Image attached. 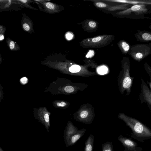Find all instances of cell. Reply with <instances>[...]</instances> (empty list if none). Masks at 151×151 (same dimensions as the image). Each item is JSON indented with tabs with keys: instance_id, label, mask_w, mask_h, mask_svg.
I'll return each mask as SVG.
<instances>
[{
	"instance_id": "cell-1",
	"label": "cell",
	"mask_w": 151,
	"mask_h": 151,
	"mask_svg": "<svg viewBox=\"0 0 151 151\" xmlns=\"http://www.w3.org/2000/svg\"><path fill=\"white\" fill-rule=\"evenodd\" d=\"M119 117L131 129L133 132L132 137L134 136V138L143 141L145 139L151 138V130L139 121L123 113H120Z\"/></svg>"
},
{
	"instance_id": "cell-2",
	"label": "cell",
	"mask_w": 151,
	"mask_h": 151,
	"mask_svg": "<svg viewBox=\"0 0 151 151\" xmlns=\"http://www.w3.org/2000/svg\"><path fill=\"white\" fill-rule=\"evenodd\" d=\"M114 39L113 35H102L84 39L79 43L81 46L85 48H100L108 45Z\"/></svg>"
},
{
	"instance_id": "cell-3",
	"label": "cell",
	"mask_w": 151,
	"mask_h": 151,
	"mask_svg": "<svg viewBox=\"0 0 151 151\" xmlns=\"http://www.w3.org/2000/svg\"><path fill=\"white\" fill-rule=\"evenodd\" d=\"M122 62L123 75L121 80V90L123 92L126 91L128 95L131 92L134 77L130 76V62L128 58L124 57Z\"/></svg>"
},
{
	"instance_id": "cell-4",
	"label": "cell",
	"mask_w": 151,
	"mask_h": 151,
	"mask_svg": "<svg viewBox=\"0 0 151 151\" xmlns=\"http://www.w3.org/2000/svg\"><path fill=\"white\" fill-rule=\"evenodd\" d=\"M128 54L134 60L140 61L151 54V42L131 46Z\"/></svg>"
},
{
	"instance_id": "cell-5",
	"label": "cell",
	"mask_w": 151,
	"mask_h": 151,
	"mask_svg": "<svg viewBox=\"0 0 151 151\" xmlns=\"http://www.w3.org/2000/svg\"><path fill=\"white\" fill-rule=\"evenodd\" d=\"M147 4L143 3L133 5L127 9L117 13L116 14L120 16L129 15L132 13L137 16L143 14L148 11Z\"/></svg>"
},
{
	"instance_id": "cell-6",
	"label": "cell",
	"mask_w": 151,
	"mask_h": 151,
	"mask_svg": "<svg viewBox=\"0 0 151 151\" xmlns=\"http://www.w3.org/2000/svg\"><path fill=\"white\" fill-rule=\"evenodd\" d=\"M139 99L141 102L146 103L151 110V92L143 79L141 81V93L139 95Z\"/></svg>"
},
{
	"instance_id": "cell-7",
	"label": "cell",
	"mask_w": 151,
	"mask_h": 151,
	"mask_svg": "<svg viewBox=\"0 0 151 151\" xmlns=\"http://www.w3.org/2000/svg\"><path fill=\"white\" fill-rule=\"evenodd\" d=\"M118 139L124 147V151H141V148L137 147V144L131 139L120 135Z\"/></svg>"
},
{
	"instance_id": "cell-8",
	"label": "cell",
	"mask_w": 151,
	"mask_h": 151,
	"mask_svg": "<svg viewBox=\"0 0 151 151\" xmlns=\"http://www.w3.org/2000/svg\"><path fill=\"white\" fill-rule=\"evenodd\" d=\"M134 36L137 41L143 42H151V31L138 30L134 34Z\"/></svg>"
},
{
	"instance_id": "cell-9",
	"label": "cell",
	"mask_w": 151,
	"mask_h": 151,
	"mask_svg": "<svg viewBox=\"0 0 151 151\" xmlns=\"http://www.w3.org/2000/svg\"><path fill=\"white\" fill-rule=\"evenodd\" d=\"M86 130V129H85L79 130L76 133L72 135L66 143L67 147L74 145L78 140L84 135Z\"/></svg>"
},
{
	"instance_id": "cell-10",
	"label": "cell",
	"mask_w": 151,
	"mask_h": 151,
	"mask_svg": "<svg viewBox=\"0 0 151 151\" xmlns=\"http://www.w3.org/2000/svg\"><path fill=\"white\" fill-rule=\"evenodd\" d=\"M78 130L72 123L69 122L67 126L65 132V138L66 143L70 138L73 134L76 133Z\"/></svg>"
},
{
	"instance_id": "cell-11",
	"label": "cell",
	"mask_w": 151,
	"mask_h": 151,
	"mask_svg": "<svg viewBox=\"0 0 151 151\" xmlns=\"http://www.w3.org/2000/svg\"><path fill=\"white\" fill-rule=\"evenodd\" d=\"M94 135L91 134L85 142L84 151H93V147Z\"/></svg>"
},
{
	"instance_id": "cell-12",
	"label": "cell",
	"mask_w": 151,
	"mask_h": 151,
	"mask_svg": "<svg viewBox=\"0 0 151 151\" xmlns=\"http://www.w3.org/2000/svg\"><path fill=\"white\" fill-rule=\"evenodd\" d=\"M118 46L122 53L124 55L128 53L130 49L129 45L124 40H121L119 42Z\"/></svg>"
},
{
	"instance_id": "cell-13",
	"label": "cell",
	"mask_w": 151,
	"mask_h": 151,
	"mask_svg": "<svg viewBox=\"0 0 151 151\" xmlns=\"http://www.w3.org/2000/svg\"><path fill=\"white\" fill-rule=\"evenodd\" d=\"M110 1L117 3H123L125 4H148L145 0H109L106 1Z\"/></svg>"
},
{
	"instance_id": "cell-14",
	"label": "cell",
	"mask_w": 151,
	"mask_h": 151,
	"mask_svg": "<svg viewBox=\"0 0 151 151\" xmlns=\"http://www.w3.org/2000/svg\"><path fill=\"white\" fill-rule=\"evenodd\" d=\"M84 27L87 30H93L97 28L98 26L97 23L92 20H88L84 23Z\"/></svg>"
},
{
	"instance_id": "cell-15",
	"label": "cell",
	"mask_w": 151,
	"mask_h": 151,
	"mask_svg": "<svg viewBox=\"0 0 151 151\" xmlns=\"http://www.w3.org/2000/svg\"><path fill=\"white\" fill-rule=\"evenodd\" d=\"M102 151H114L112 142L108 141L102 144Z\"/></svg>"
},
{
	"instance_id": "cell-16",
	"label": "cell",
	"mask_w": 151,
	"mask_h": 151,
	"mask_svg": "<svg viewBox=\"0 0 151 151\" xmlns=\"http://www.w3.org/2000/svg\"><path fill=\"white\" fill-rule=\"evenodd\" d=\"M81 67L77 65H74L71 66L69 68V71L72 73L79 72L81 70Z\"/></svg>"
},
{
	"instance_id": "cell-17",
	"label": "cell",
	"mask_w": 151,
	"mask_h": 151,
	"mask_svg": "<svg viewBox=\"0 0 151 151\" xmlns=\"http://www.w3.org/2000/svg\"><path fill=\"white\" fill-rule=\"evenodd\" d=\"M108 71L107 68L104 66H101L99 67L97 70V72L99 74L101 75H104L107 73Z\"/></svg>"
},
{
	"instance_id": "cell-18",
	"label": "cell",
	"mask_w": 151,
	"mask_h": 151,
	"mask_svg": "<svg viewBox=\"0 0 151 151\" xmlns=\"http://www.w3.org/2000/svg\"><path fill=\"white\" fill-rule=\"evenodd\" d=\"M95 5L98 7L100 8H105L107 6V5L105 3L100 2H95Z\"/></svg>"
},
{
	"instance_id": "cell-19",
	"label": "cell",
	"mask_w": 151,
	"mask_h": 151,
	"mask_svg": "<svg viewBox=\"0 0 151 151\" xmlns=\"http://www.w3.org/2000/svg\"><path fill=\"white\" fill-rule=\"evenodd\" d=\"M144 67L148 75L151 77V67H150L148 64L145 62L144 65Z\"/></svg>"
},
{
	"instance_id": "cell-20",
	"label": "cell",
	"mask_w": 151,
	"mask_h": 151,
	"mask_svg": "<svg viewBox=\"0 0 151 151\" xmlns=\"http://www.w3.org/2000/svg\"><path fill=\"white\" fill-rule=\"evenodd\" d=\"M65 91L67 93H71L74 91V88L71 86H67L64 88Z\"/></svg>"
},
{
	"instance_id": "cell-21",
	"label": "cell",
	"mask_w": 151,
	"mask_h": 151,
	"mask_svg": "<svg viewBox=\"0 0 151 151\" xmlns=\"http://www.w3.org/2000/svg\"><path fill=\"white\" fill-rule=\"evenodd\" d=\"M46 7L50 9H53L55 8V6L52 3L48 2L46 4Z\"/></svg>"
},
{
	"instance_id": "cell-22",
	"label": "cell",
	"mask_w": 151,
	"mask_h": 151,
	"mask_svg": "<svg viewBox=\"0 0 151 151\" xmlns=\"http://www.w3.org/2000/svg\"><path fill=\"white\" fill-rule=\"evenodd\" d=\"M73 35L71 33H68L66 35V38L68 40H71L73 38Z\"/></svg>"
},
{
	"instance_id": "cell-23",
	"label": "cell",
	"mask_w": 151,
	"mask_h": 151,
	"mask_svg": "<svg viewBox=\"0 0 151 151\" xmlns=\"http://www.w3.org/2000/svg\"><path fill=\"white\" fill-rule=\"evenodd\" d=\"M57 105L59 107H64L66 105V104L64 102L62 101L57 102Z\"/></svg>"
},
{
	"instance_id": "cell-24",
	"label": "cell",
	"mask_w": 151,
	"mask_h": 151,
	"mask_svg": "<svg viewBox=\"0 0 151 151\" xmlns=\"http://www.w3.org/2000/svg\"><path fill=\"white\" fill-rule=\"evenodd\" d=\"M23 27L24 29L26 31H28L30 29L29 26L26 23H24L23 24Z\"/></svg>"
},
{
	"instance_id": "cell-25",
	"label": "cell",
	"mask_w": 151,
	"mask_h": 151,
	"mask_svg": "<svg viewBox=\"0 0 151 151\" xmlns=\"http://www.w3.org/2000/svg\"><path fill=\"white\" fill-rule=\"evenodd\" d=\"M44 119L45 122L47 123H48L49 121V116L48 114L46 113L44 116Z\"/></svg>"
},
{
	"instance_id": "cell-26",
	"label": "cell",
	"mask_w": 151,
	"mask_h": 151,
	"mask_svg": "<svg viewBox=\"0 0 151 151\" xmlns=\"http://www.w3.org/2000/svg\"><path fill=\"white\" fill-rule=\"evenodd\" d=\"M21 83L24 84L26 83L27 81V79L26 77H24L21 79Z\"/></svg>"
},
{
	"instance_id": "cell-27",
	"label": "cell",
	"mask_w": 151,
	"mask_h": 151,
	"mask_svg": "<svg viewBox=\"0 0 151 151\" xmlns=\"http://www.w3.org/2000/svg\"><path fill=\"white\" fill-rule=\"evenodd\" d=\"M9 47L11 50H13L14 47V42L13 41H11L9 44Z\"/></svg>"
},
{
	"instance_id": "cell-28",
	"label": "cell",
	"mask_w": 151,
	"mask_h": 151,
	"mask_svg": "<svg viewBox=\"0 0 151 151\" xmlns=\"http://www.w3.org/2000/svg\"><path fill=\"white\" fill-rule=\"evenodd\" d=\"M93 52L90 51V52H88L86 57L87 58L91 57L93 55Z\"/></svg>"
},
{
	"instance_id": "cell-29",
	"label": "cell",
	"mask_w": 151,
	"mask_h": 151,
	"mask_svg": "<svg viewBox=\"0 0 151 151\" xmlns=\"http://www.w3.org/2000/svg\"><path fill=\"white\" fill-rule=\"evenodd\" d=\"M150 82L148 83V84H149V86L150 87V90H151V91H150L151 92V78H150Z\"/></svg>"
},
{
	"instance_id": "cell-30",
	"label": "cell",
	"mask_w": 151,
	"mask_h": 151,
	"mask_svg": "<svg viewBox=\"0 0 151 151\" xmlns=\"http://www.w3.org/2000/svg\"><path fill=\"white\" fill-rule=\"evenodd\" d=\"M4 38V37L3 35H0V40H3Z\"/></svg>"
},
{
	"instance_id": "cell-31",
	"label": "cell",
	"mask_w": 151,
	"mask_h": 151,
	"mask_svg": "<svg viewBox=\"0 0 151 151\" xmlns=\"http://www.w3.org/2000/svg\"><path fill=\"white\" fill-rule=\"evenodd\" d=\"M20 1L24 3L26 2L27 1L26 0H20Z\"/></svg>"
},
{
	"instance_id": "cell-32",
	"label": "cell",
	"mask_w": 151,
	"mask_h": 151,
	"mask_svg": "<svg viewBox=\"0 0 151 151\" xmlns=\"http://www.w3.org/2000/svg\"><path fill=\"white\" fill-rule=\"evenodd\" d=\"M149 28L150 29H151V20L150 21V25L149 27Z\"/></svg>"
}]
</instances>
